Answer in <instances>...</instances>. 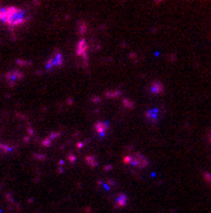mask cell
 Listing matches in <instances>:
<instances>
[{
  "label": "cell",
  "instance_id": "7a4b0ae2",
  "mask_svg": "<svg viewBox=\"0 0 211 213\" xmlns=\"http://www.w3.org/2000/svg\"><path fill=\"white\" fill-rule=\"evenodd\" d=\"M123 161H125V164L134 166V168H144V166H147V164H148L145 157H143L139 153H133L132 156H126L125 158H123Z\"/></svg>",
  "mask_w": 211,
  "mask_h": 213
},
{
  "label": "cell",
  "instance_id": "3957f363",
  "mask_svg": "<svg viewBox=\"0 0 211 213\" xmlns=\"http://www.w3.org/2000/svg\"><path fill=\"white\" fill-rule=\"evenodd\" d=\"M62 65H63V55L59 51H55L54 54L51 55L50 59L47 61V63H45V69L47 70L56 69V67H60Z\"/></svg>",
  "mask_w": 211,
  "mask_h": 213
},
{
  "label": "cell",
  "instance_id": "5b68a950",
  "mask_svg": "<svg viewBox=\"0 0 211 213\" xmlns=\"http://www.w3.org/2000/svg\"><path fill=\"white\" fill-rule=\"evenodd\" d=\"M17 74H18V78H21L22 77V74H21V73H17ZM7 78H10V81H14V72H12V73H8V74H7Z\"/></svg>",
  "mask_w": 211,
  "mask_h": 213
},
{
  "label": "cell",
  "instance_id": "277c9868",
  "mask_svg": "<svg viewBox=\"0 0 211 213\" xmlns=\"http://www.w3.org/2000/svg\"><path fill=\"white\" fill-rule=\"evenodd\" d=\"M126 202H128V198H126V195L125 194H119L118 197H117L115 199V204L118 208H123L126 205Z\"/></svg>",
  "mask_w": 211,
  "mask_h": 213
},
{
  "label": "cell",
  "instance_id": "6da1fadb",
  "mask_svg": "<svg viewBox=\"0 0 211 213\" xmlns=\"http://www.w3.org/2000/svg\"><path fill=\"white\" fill-rule=\"evenodd\" d=\"M29 15L15 6H0V22L7 26H22L29 22Z\"/></svg>",
  "mask_w": 211,
  "mask_h": 213
}]
</instances>
